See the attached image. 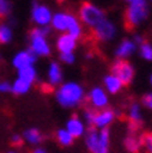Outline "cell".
Listing matches in <instances>:
<instances>
[{"instance_id": "cell-29", "label": "cell", "mask_w": 152, "mask_h": 153, "mask_svg": "<svg viewBox=\"0 0 152 153\" xmlns=\"http://www.w3.org/2000/svg\"><path fill=\"white\" fill-rule=\"evenodd\" d=\"M141 104L145 107L147 109H151L152 111V92L151 93H147L141 97Z\"/></svg>"}, {"instance_id": "cell-13", "label": "cell", "mask_w": 152, "mask_h": 153, "mask_svg": "<svg viewBox=\"0 0 152 153\" xmlns=\"http://www.w3.org/2000/svg\"><path fill=\"white\" fill-rule=\"evenodd\" d=\"M66 130L69 131L74 138H79L85 134V126H84L82 120H81L77 115H73V116L67 120Z\"/></svg>"}, {"instance_id": "cell-17", "label": "cell", "mask_w": 152, "mask_h": 153, "mask_svg": "<svg viewBox=\"0 0 152 153\" xmlns=\"http://www.w3.org/2000/svg\"><path fill=\"white\" fill-rule=\"evenodd\" d=\"M22 137H23V141H26V142L30 143V145H38V143H41L45 138L44 134L36 127L25 130V133H23Z\"/></svg>"}, {"instance_id": "cell-22", "label": "cell", "mask_w": 152, "mask_h": 153, "mask_svg": "<svg viewBox=\"0 0 152 153\" xmlns=\"http://www.w3.org/2000/svg\"><path fill=\"white\" fill-rule=\"evenodd\" d=\"M55 137H56L58 143L62 145V146H70V145H73V142H74V137L66 130V128L58 130L56 134H55Z\"/></svg>"}, {"instance_id": "cell-23", "label": "cell", "mask_w": 152, "mask_h": 153, "mask_svg": "<svg viewBox=\"0 0 152 153\" xmlns=\"http://www.w3.org/2000/svg\"><path fill=\"white\" fill-rule=\"evenodd\" d=\"M18 78L26 81V82H29L30 85H32V83L36 81V70L33 68L32 66L23 67V68L18 70Z\"/></svg>"}, {"instance_id": "cell-2", "label": "cell", "mask_w": 152, "mask_h": 153, "mask_svg": "<svg viewBox=\"0 0 152 153\" xmlns=\"http://www.w3.org/2000/svg\"><path fill=\"white\" fill-rule=\"evenodd\" d=\"M55 99L64 108H73L84 101V89L82 86L76 82L63 83L55 93Z\"/></svg>"}, {"instance_id": "cell-12", "label": "cell", "mask_w": 152, "mask_h": 153, "mask_svg": "<svg viewBox=\"0 0 152 153\" xmlns=\"http://www.w3.org/2000/svg\"><path fill=\"white\" fill-rule=\"evenodd\" d=\"M56 47L60 53H71L77 47V40L70 34H62L56 40Z\"/></svg>"}, {"instance_id": "cell-34", "label": "cell", "mask_w": 152, "mask_h": 153, "mask_svg": "<svg viewBox=\"0 0 152 153\" xmlns=\"http://www.w3.org/2000/svg\"><path fill=\"white\" fill-rule=\"evenodd\" d=\"M32 153H47V150H45L44 148H34Z\"/></svg>"}, {"instance_id": "cell-38", "label": "cell", "mask_w": 152, "mask_h": 153, "mask_svg": "<svg viewBox=\"0 0 152 153\" xmlns=\"http://www.w3.org/2000/svg\"><path fill=\"white\" fill-rule=\"evenodd\" d=\"M151 134H152V131H151Z\"/></svg>"}, {"instance_id": "cell-32", "label": "cell", "mask_w": 152, "mask_h": 153, "mask_svg": "<svg viewBox=\"0 0 152 153\" xmlns=\"http://www.w3.org/2000/svg\"><path fill=\"white\" fill-rule=\"evenodd\" d=\"M13 92V85L8 82H0V93Z\"/></svg>"}, {"instance_id": "cell-11", "label": "cell", "mask_w": 152, "mask_h": 153, "mask_svg": "<svg viewBox=\"0 0 152 153\" xmlns=\"http://www.w3.org/2000/svg\"><path fill=\"white\" fill-rule=\"evenodd\" d=\"M32 19L34 21L37 25L41 26H47L51 22V11L47 6H43V4H38L37 1H33V10H32Z\"/></svg>"}, {"instance_id": "cell-8", "label": "cell", "mask_w": 152, "mask_h": 153, "mask_svg": "<svg viewBox=\"0 0 152 153\" xmlns=\"http://www.w3.org/2000/svg\"><path fill=\"white\" fill-rule=\"evenodd\" d=\"M126 122H127V131L133 134H139L143 127V115L140 111V105L136 101H132L127 105L126 111Z\"/></svg>"}, {"instance_id": "cell-9", "label": "cell", "mask_w": 152, "mask_h": 153, "mask_svg": "<svg viewBox=\"0 0 152 153\" xmlns=\"http://www.w3.org/2000/svg\"><path fill=\"white\" fill-rule=\"evenodd\" d=\"M84 101L89 102V107L95 109H104L107 108V104H108L107 94H106V92L101 88H93Z\"/></svg>"}, {"instance_id": "cell-21", "label": "cell", "mask_w": 152, "mask_h": 153, "mask_svg": "<svg viewBox=\"0 0 152 153\" xmlns=\"http://www.w3.org/2000/svg\"><path fill=\"white\" fill-rule=\"evenodd\" d=\"M52 22V27L59 30V32H64L67 30V15L66 13H58L52 16L51 19Z\"/></svg>"}, {"instance_id": "cell-33", "label": "cell", "mask_w": 152, "mask_h": 153, "mask_svg": "<svg viewBox=\"0 0 152 153\" xmlns=\"http://www.w3.org/2000/svg\"><path fill=\"white\" fill-rule=\"evenodd\" d=\"M55 89V86H52L51 83H40V90L43 93H52Z\"/></svg>"}, {"instance_id": "cell-37", "label": "cell", "mask_w": 152, "mask_h": 153, "mask_svg": "<svg viewBox=\"0 0 152 153\" xmlns=\"http://www.w3.org/2000/svg\"><path fill=\"white\" fill-rule=\"evenodd\" d=\"M151 85H152V75H151Z\"/></svg>"}, {"instance_id": "cell-6", "label": "cell", "mask_w": 152, "mask_h": 153, "mask_svg": "<svg viewBox=\"0 0 152 153\" xmlns=\"http://www.w3.org/2000/svg\"><path fill=\"white\" fill-rule=\"evenodd\" d=\"M111 74L117 76L124 85H130L134 78V68L127 60L118 59L111 64Z\"/></svg>"}, {"instance_id": "cell-18", "label": "cell", "mask_w": 152, "mask_h": 153, "mask_svg": "<svg viewBox=\"0 0 152 153\" xmlns=\"http://www.w3.org/2000/svg\"><path fill=\"white\" fill-rule=\"evenodd\" d=\"M103 82H104L106 89H107L108 92L111 93V94H117V93L121 92V89L124 88V83L121 82V81L118 79L115 75H112V74H108V75H106Z\"/></svg>"}, {"instance_id": "cell-30", "label": "cell", "mask_w": 152, "mask_h": 153, "mask_svg": "<svg viewBox=\"0 0 152 153\" xmlns=\"http://www.w3.org/2000/svg\"><path fill=\"white\" fill-rule=\"evenodd\" d=\"M22 143H23L22 135H19V134H13V135H11V145L19 148V146H22Z\"/></svg>"}, {"instance_id": "cell-19", "label": "cell", "mask_w": 152, "mask_h": 153, "mask_svg": "<svg viewBox=\"0 0 152 153\" xmlns=\"http://www.w3.org/2000/svg\"><path fill=\"white\" fill-rule=\"evenodd\" d=\"M136 49V44L132 40H124L121 42V45L117 48L115 51V55H117L118 59H124V57H127L129 55L133 53V51Z\"/></svg>"}, {"instance_id": "cell-1", "label": "cell", "mask_w": 152, "mask_h": 153, "mask_svg": "<svg viewBox=\"0 0 152 153\" xmlns=\"http://www.w3.org/2000/svg\"><path fill=\"white\" fill-rule=\"evenodd\" d=\"M85 145L91 153H110V128L97 130L89 126L85 130Z\"/></svg>"}, {"instance_id": "cell-27", "label": "cell", "mask_w": 152, "mask_h": 153, "mask_svg": "<svg viewBox=\"0 0 152 153\" xmlns=\"http://www.w3.org/2000/svg\"><path fill=\"white\" fill-rule=\"evenodd\" d=\"M96 111H97V109L91 108V107H85V109H84V120H85L86 123L89 124V126H92L93 118H95Z\"/></svg>"}, {"instance_id": "cell-4", "label": "cell", "mask_w": 152, "mask_h": 153, "mask_svg": "<svg viewBox=\"0 0 152 153\" xmlns=\"http://www.w3.org/2000/svg\"><path fill=\"white\" fill-rule=\"evenodd\" d=\"M148 6L145 1L143 3H133L130 4L124 14V26L126 30H133L136 29L140 23L143 22L144 19L148 16Z\"/></svg>"}, {"instance_id": "cell-15", "label": "cell", "mask_w": 152, "mask_h": 153, "mask_svg": "<svg viewBox=\"0 0 152 153\" xmlns=\"http://www.w3.org/2000/svg\"><path fill=\"white\" fill-rule=\"evenodd\" d=\"M67 15V32L70 36H73L74 38H81L82 37V27L79 21L76 18V15L71 13H66Z\"/></svg>"}, {"instance_id": "cell-20", "label": "cell", "mask_w": 152, "mask_h": 153, "mask_svg": "<svg viewBox=\"0 0 152 153\" xmlns=\"http://www.w3.org/2000/svg\"><path fill=\"white\" fill-rule=\"evenodd\" d=\"M48 78H49V83L52 86H56L62 82L63 79V75H62V70H60V66L56 62H52L49 64V70H48Z\"/></svg>"}, {"instance_id": "cell-7", "label": "cell", "mask_w": 152, "mask_h": 153, "mask_svg": "<svg viewBox=\"0 0 152 153\" xmlns=\"http://www.w3.org/2000/svg\"><path fill=\"white\" fill-rule=\"evenodd\" d=\"M30 51L34 55H40V56H48L51 53L49 45H48L47 40L44 38V34H43L41 29L38 27H33L30 30Z\"/></svg>"}, {"instance_id": "cell-28", "label": "cell", "mask_w": 152, "mask_h": 153, "mask_svg": "<svg viewBox=\"0 0 152 153\" xmlns=\"http://www.w3.org/2000/svg\"><path fill=\"white\" fill-rule=\"evenodd\" d=\"M11 11V6L7 0H0V18H6Z\"/></svg>"}, {"instance_id": "cell-26", "label": "cell", "mask_w": 152, "mask_h": 153, "mask_svg": "<svg viewBox=\"0 0 152 153\" xmlns=\"http://www.w3.org/2000/svg\"><path fill=\"white\" fill-rule=\"evenodd\" d=\"M140 55L145 59V60H152V45L148 42L140 45Z\"/></svg>"}, {"instance_id": "cell-10", "label": "cell", "mask_w": 152, "mask_h": 153, "mask_svg": "<svg viewBox=\"0 0 152 153\" xmlns=\"http://www.w3.org/2000/svg\"><path fill=\"white\" fill-rule=\"evenodd\" d=\"M115 118H117V112L111 108H104V109H101V111H96L92 126L96 127L97 130L107 128L115 120Z\"/></svg>"}, {"instance_id": "cell-25", "label": "cell", "mask_w": 152, "mask_h": 153, "mask_svg": "<svg viewBox=\"0 0 152 153\" xmlns=\"http://www.w3.org/2000/svg\"><path fill=\"white\" fill-rule=\"evenodd\" d=\"M13 34H11V29L7 25H0V44H7L10 42Z\"/></svg>"}, {"instance_id": "cell-5", "label": "cell", "mask_w": 152, "mask_h": 153, "mask_svg": "<svg viewBox=\"0 0 152 153\" xmlns=\"http://www.w3.org/2000/svg\"><path fill=\"white\" fill-rule=\"evenodd\" d=\"M115 25L107 19L100 22L97 26L91 29L89 33V41L91 42H106L115 36Z\"/></svg>"}, {"instance_id": "cell-24", "label": "cell", "mask_w": 152, "mask_h": 153, "mask_svg": "<svg viewBox=\"0 0 152 153\" xmlns=\"http://www.w3.org/2000/svg\"><path fill=\"white\" fill-rule=\"evenodd\" d=\"M30 83L26 82V81L21 79V78H18V79L15 81V82L13 83V93L16 96H21V94H25V93L29 92V89H30Z\"/></svg>"}, {"instance_id": "cell-14", "label": "cell", "mask_w": 152, "mask_h": 153, "mask_svg": "<svg viewBox=\"0 0 152 153\" xmlns=\"http://www.w3.org/2000/svg\"><path fill=\"white\" fill-rule=\"evenodd\" d=\"M34 62H36V55L29 49V51H22V52H19V53H16V56L14 57V60H13V64L18 70H21L23 67L32 66Z\"/></svg>"}, {"instance_id": "cell-3", "label": "cell", "mask_w": 152, "mask_h": 153, "mask_svg": "<svg viewBox=\"0 0 152 153\" xmlns=\"http://www.w3.org/2000/svg\"><path fill=\"white\" fill-rule=\"evenodd\" d=\"M78 18L84 25L92 29L106 19V13L91 1H82L78 7Z\"/></svg>"}, {"instance_id": "cell-35", "label": "cell", "mask_w": 152, "mask_h": 153, "mask_svg": "<svg viewBox=\"0 0 152 153\" xmlns=\"http://www.w3.org/2000/svg\"><path fill=\"white\" fill-rule=\"evenodd\" d=\"M126 1H129L130 4H133V3H143L145 0H126Z\"/></svg>"}, {"instance_id": "cell-36", "label": "cell", "mask_w": 152, "mask_h": 153, "mask_svg": "<svg viewBox=\"0 0 152 153\" xmlns=\"http://www.w3.org/2000/svg\"><path fill=\"white\" fill-rule=\"evenodd\" d=\"M8 153H16V152H15V150H10Z\"/></svg>"}, {"instance_id": "cell-16", "label": "cell", "mask_w": 152, "mask_h": 153, "mask_svg": "<svg viewBox=\"0 0 152 153\" xmlns=\"http://www.w3.org/2000/svg\"><path fill=\"white\" fill-rule=\"evenodd\" d=\"M124 145H125V149L129 153H139L141 150V148H143L140 135L139 134H133V133H127Z\"/></svg>"}, {"instance_id": "cell-31", "label": "cell", "mask_w": 152, "mask_h": 153, "mask_svg": "<svg viewBox=\"0 0 152 153\" xmlns=\"http://www.w3.org/2000/svg\"><path fill=\"white\" fill-rule=\"evenodd\" d=\"M59 59H60V62H63V63H66V64L74 63V55L73 53H60Z\"/></svg>"}]
</instances>
